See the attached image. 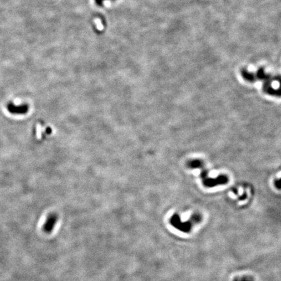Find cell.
<instances>
[{
	"label": "cell",
	"mask_w": 281,
	"mask_h": 281,
	"mask_svg": "<svg viewBox=\"0 0 281 281\" xmlns=\"http://www.w3.org/2000/svg\"><path fill=\"white\" fill-rule=\"evenodd\" d=\"M170 224L176 229L183 232H189L192 228V224L191 222H182L178 215L175 214L170 219Z\"/></svg>",
	"instance_id": "6da1fadb"
},
{
	"label": "cell",
	"mask_w": 281,
	"mask_h": 281,
	"mask_svg": "<svg viewBox=\"0 0 281 281\" xmlns=\"http://www.w3.org/2000/svg\"><path fill=\"white\" fill-rule=\"evenodd\" d=\"M59 219V216L56 213H50L45 221L42 226V230L46 234H50L53 232L54 228Z\"/></svg>",
	"instance_id": "7a4b0ae2"
},
{
	"label": "cell",
	"mask_w": 281,
	"mask_h": 281,
	"mask_svg": "<svg viewBox=\"0 0 281 281\" xmlns=\"http://www.w3.org/2000/svg\"><path fill=\"white\" fill-rule=\"evenodd\" d=\"M7 110L11 113L14 115H24L28 113L29 107L26 104L16 105L13 103H9L7 105Z\"/></svg>",
	"instance_id": "3957f363"
},
{
	"label": "cell",
	"mask_w": 281,
	"mask_h": 281,
	"mask_svg": "<svg viewBox=\"0 0 281 281\" xmlns=\"http://www.w3.org/2000/svg\"><path fill=\"white\" fill-rule=\"evenodd\" d=\"M96 23L98 24V29L101 30V29L102 28V24H101V22H100V20H96Z\"/></svg>",
	"instance_id": "277c9868"
},
{
	"label": "cell",
	"mask_w": 281,
	"mask_h": 281,
	"mask_svg": "<svg viewBox=\"0 0 281 281\" xmlns=\"http://www.w3.org/2000/svg\"><path fill=\"white\" fill-rule=\"evenodd\" d=\"M236 281H251V280H250L247 278H240L239 280H238Z\"/></svg>",
	"instance_id": "5b68a950"
}]
</instances>
